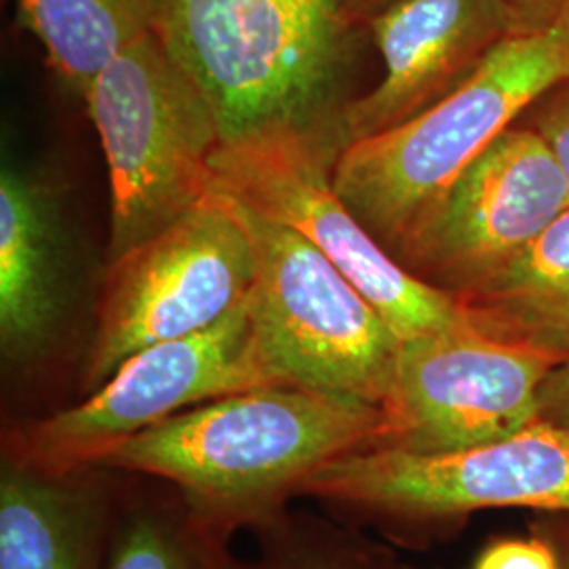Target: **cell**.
Masks as SVG:
<instances>
[{
  "mask_svg": "<svg viewBox=\"0 0 569 569\" xmlns=\"http://www.w3.org/2000/svg\"><path fill=\"white\" fill-rule=\"evenodd\" d=\"M515 32L547 30L569 23V0H505Z\"/></svg>",
  "mask_w": 569,
  "mask_h": 569,
  "instance_id": "obj_22",
  "label": "cell"
},
{
  "mask_svg": "<svg viewBox=\"0 0 569 569\" xmlns=\"http://www.w3.org/2000/svg\"><path fill=\"white\" fill-rule=\"evenodd\" d=\"M550 148L569 182V79L557 82L519 119Z\"/></svg>",
  "mask_w": 569,
  "mask_h": 569,
  "instance_id": "obj_19",
  "label": "cell"
},
{
  "mask_svg": "<svg viewBox=\"0 0 569 569\" xmlns=\"http://www.w3.org/2000/svg\"><path fill=\"white\" fill-rule=\"evenodd\" d=\"M256 533L262 547L260 569H416L355 529L312 512L284 509Z\"/></svg>",
  "mask_w": 569,
  "mask_h": 569,
  "instance_id": "obj_18",
  "label": "cell"
},
{
  "mask_svg": "<svg viewBox=\"0 0 569 569\" xmlns=\"http://www.w3.org/2000/svg\"><path fill=\"white\" fill-rule=\"evenodd\" d=\"M385 407L302 387L234 392L180 411L98 467L176 489L224 536L262 528L327 465L387 443Z\"/></svg>",
  "mask_w": 569,
  "mask_h": 569,
  "instance_id": "obj_1",
  "label": "cell"
},
{
  "mask_svg": "<svg viewBox=\"0 0 569 569\" xmlns=\"http://www.w3.org/2000/svg\"><path fill=\"white\" fill-rule=\"evenodd\" d=\"M82 100L108 164L114 262L211 192L222 133L203 91L154 30L108 63Z\"/></svg>",
  "mask_w": 569,
  "mask_h": 569,
  "instance_id": "obj_4",
  "label": "cell"
},
{
  "mask_svg": "<svg viewBox=\"0 0 569 569\" xmlns=\"http://www.w3.org/2000/svg\"><path fill=\"white\" fill-rule=\"evenodd\" d=\"M224 197L256 251L249 302L279 380L385 406L401 350L395 331L315 244Z\"/></svg>",
  "mask_w": 569,
  "mask_h": 569,
  "instance_id": "obj_8",
  "label": "cell"
},
{
  "mask_svg": "<svg viewBox=\"0 0 569 569\" xmlns=\"http://www.w3.org/2000/svg\"><path fill=\"white\" fill-rule=\"evenodd\" d=\"M566 79L569 23L510 32L443 100L388 131L346 143L333 161V188L403 264L468 164Z\"/></svg>",
  "mask_w": 569,
  "mask_h": 569,
  "instance_id": "obj_2",
  "label": "cell"
},
{
  "mask_svg": "<svg viewBox=\"0 0 569 569\" xmlns=\"http://www.w3.org/2000/svg\"><path fill=\"white\" fill-rule=\"evenodd\" d=\"M58 249L49 192L4 167L0 178V345L11 363L41 357L60 323Z\"/></svg>",
  "mask_w": 569,
  "mask_h": 569,
  "instance_id": "obj_14",
  "label": "cell"
},
{
  "mask_svg": "<svg viewBox=\"0 0 569 569\" xmlns=\"http://www.w3.org/2000/svg\"><path fill=\"white\" fill-rule=\"evenodd\" d=\"M568 209L561 164L517 121L451 186L403 266L462 302L505 274Z\"/></svg>",
  "mask_w": 569,
  "mask_h": 569,
  "instance_id": "obj_10",
  "label": "cell"
},
{
  "mask_svg": "<svg viewBox=\"0 0 569 569\" xmlns=\"http://www.w3.org/2000/svg\"><path fill=\"white\" fill-rule=\"evenodd\" d=\"M559 555H561V569H569V538H563L561 542H557Z\"/></svg>",
  "mask_w": 569,
  "mask_h": 569,
  "instance_id": "obj_24",
  "label": "cell"
},
{
  "mask_svg": "<svg viewBox=\"0 0 569 569\" xmlns=\"http://www.w3.org/2000/svg\"><path fill=\"white\" fill-rule=\"evenodd\" d=\"M397 0H348V16L352 23H366Z\"/></svg>",
  "mask_w": 569,
  "mask_h": 569,
  "instance_id": "obj_23",
  "label": "cell"
},
{
  "mask_svg": "<svg viewBox=\"0 0 569 569\" xmlns=\"http://www.w3.org/2000/svg\"><path fill=\"white\" fill-rule=\"evenodd\" d=\"M228 542L230 536L203 523L176 489L140 493L117 505L103 569H247Z\"/></svg>",
  "mask_w": 569,
  "mask_h": 569,
  "instance_id": "obj_17",
  "label": "cell"
},
{
  "mask_svg": "<svg viewBox=\"0 0 569 569\" xmlns=\"http://www.w3.org/2000/svg\"><path fill=\"white\" fill-rule=\"evenodd\" d=\"M256 283V251L224 194L211 190L163 232L108 262L82 369L89 395L148 346L220 323Z\"/></svg>",
  "mask_w": 569,
  "mask_h": 569,
  "instance_id": "obj_9",
  "label": "cell"
},
{
  "mask_svg": "<svg viewBox=\"0 0 569 569\" xmlns=\"http://www.w3.org/2000/svg\"><path fill=\"white\" fill-rule=\"evenodd\" d=\"M460 305L489 338L569 359V209L505 274Z\"/></svg>",
  "mask_w": 569,
  "mask_h": 569,
  "instance_id": "obj_15",
  "label": "cell"
},
{
  "mask_svg": "<svg viewBox=\"0 0 569 569\" xmlns=\"http://www.w3.org/2000/svg\"><path fill=\"white\" fill-rule=\"evenodd\" d=\"M262 387L284 385L266 355L247 298L220 323L129 357L79 403L9 428L2 458L44 472L98 467L146 428L190 407Z\"/></svg>",
  "mask_w": 569,
  "mask_h": 569,
  "instance_id": "obj_6",
  "label": "cell"
},
{
  "mask_svg": "<svg viewBox=\"0 0 569 569\" xmlns=\"http://www.w3.org/2000/svg\"><path fill=\"white\" fill-rule=\"evenodd\" d=\"M472 569H561V555L550 538H498L477 555Z\"/></svg>",
  "mask_w": 569,
  "mask_h": 569,
  "instance_id": "obj_20",
  "label": "cell"
},
{
  "mask_svg": "<svg viewBox=\"0 0 569 569\" xmlns=\"http://www.w3.org/2000/svg\"><path fill=\"white\" fill-rule=\"evenodd\" d=\"M367 28L385 61V77L338 114L333 131L342 148L443 100L515 32L505 0H397Z\"/></svg>",
  "mask_w": 569,
  "mask_h": 569,
  "instance_id": "obj_12",
  "label": "cell"
},
{
  "mask_svg": "<svg viewBox=\"0 0 569 569\" xmlns=\"http://www.w3.org/2000/svg\"><path fill=\"white\" fill-rule=\"evenodd\" d=\"M327 509L392 529H428L477 510L569 512V432L536 420L477 448H369L321 468L302 489Z\"/></svg>",
  "mask_w": 569,
  "mask_h": 569,
  "instance_id": "obj_7",
  "label": "cell"
},
{
  "mask_svg": "<svg viewBox=\"0 0 569 569\" xmlns=\"http://www.w3.org/2000/svg\"><path fill=\"white\" fill-rule=\"evenodd\" d=\"M538 420L569 432V359L552 366L540 385Z\"/></svg>",
  "mask_w": 569,
  "mask_h": 569,
  "instance_id": "obj_21",
  "label": "cell"
},
{
  "mask_svg": "<svg viewBox=\"0 0 569 569\" xmlns=\"http://www.w3.org/2000/svg\"><path fill=\"white\" fill-rule=\"evenodd\" d=\"M350 26L348 0H164L157 34L228 143L317 122Z\"/></svg>",
  "mask_w": 569,
  "mask_h": 569,
  "instance_id": "obj_3",
  "label": "cell"
},
{
  "mask_svg": "<svg viewBox=\"0 0 569 569\" xmlns=\"http://www.w3.org/2000/svg\"><path fill=\"white\" fill-rule=\"evenodd\" d=\"M112 470L44 472L2 458L0 569H103L117 498Z\"/></svg>",
  "mask_w": 569,
  "mask_h": 569,
  "instance_id": "obj_13",
  "label": "cell"
},
{
  "mask_svg": "<svg viewBox=\"0 0 569 569\" xmlns=\"http://www.w3.org/2000/svg\"><path fill=\"white\" fill-rule=\"evenodd\" d=\"M340 150L317 122L264 129L218 148L211 190L315 244L401 342L472 327L453 296L409 272L336 192L331 171Z\"/></svg>",
  "mask_w": 569,
  "mask_h": 569,
  "instance_id": "obj_5",
  "label": "cell"
},
{
  "mask_svg": "<svg viewBox=\"0 0 569 569\" xmlns=\"http://www.w3.org/2000/svg\"><path fill=\"white\" fill-rule=\"evenodd\" d=\"M557 363L475 327L406 340L382 406V448L443 453L500 441L538 420V390Z\"/></svg>",
  "mask_w": 569,
  "mask_h": 569,
  "instance_id": "obj_11",
  "label": "cell"
},
{
  "mask_svg": "<svg viewBox=\"0 0 569 569\" xmlns=\"http://www.w3.org/2000/svg\"><path fill=\"white\" fill-rule=\"evenodd\" d=\"M163 4L164 0H20V21L41 42L56 77L82 98L131 42L157 32Z\"/></svg>",
  "mask_w": 569,
  "mask_h": 569,
  "instance_id": "obj_16",
  "label": "cell"
}]
</instances>
